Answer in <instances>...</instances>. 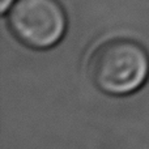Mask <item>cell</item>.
I'll return each mask as SVG.
<instances>
[{
	"instance_id": "1",
	"label": "cell",
	"mask_w": 149,
	"mask_h": 149,
	"mask_svg": "<svg viewBox=\"0 0 149 149\" xmlns=\"http://www.w3.org/2000/svg\"><path fill=\"white\" fill-rule=\"evenodd\" d=\"M89 74L100 90L126 95L139 90L149 77V55L131 39H111L101 45L89 60Z\"/></svg>"
},
{
	"instance_id": "2",
	"label": "cell",
	"mask_w": 149,
	"mask_h": 149,
	"mask_svg": "<svg viewBox=\"0 0 149 149\" xmlns=\"http://www.w3.org/2000/svg\"><path fill=\"white\" fill-rule=\"evenodd\" d=\"M8 24L21 43L34 50H46L63 38L67 15L58 0H17L10 7Z\"/></svg>"
},
{
	"instance_id": "3",
	"label": "cell",
	"mask_w": 149,
	"mask_h": 149,
	"mask_svg": "<svg viewBox=\"0 0 149 149\" xmlns=\"http://www.w3.org/2000/svg\"><path fill=\"white\" fill-rule=\"evenodd\" d=\"M13 1L15 0H0V10H1V13L7 12L8 8H10L13 5Z\"/></svg>"
}]
</instances>
